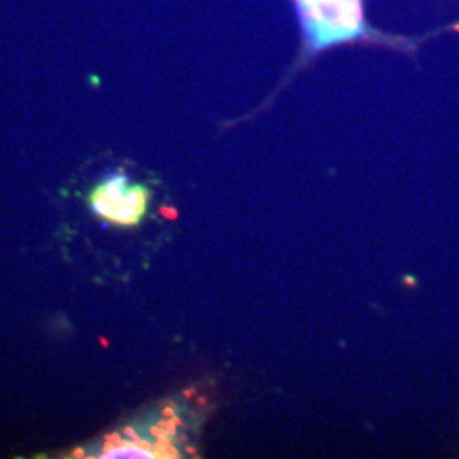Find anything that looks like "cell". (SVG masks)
Instances as JSON below:
<instances>
[{"label": "cell", "instance_id": "cell-1", "mask_svg": "<svg viewBox=\"0 0 459 459\" xmlns=\"http://www.w3.org/2000/svg\"><path fill=\"white\" fill-rule=\"evenodd\" d=\"M150 193L143 186H128L123 176L111 178L91 195L94 213L119 227H134L147 213Z\"/></svg>", "mask_w": 459, "mask_h": 459}, {"label": "cell", "instance_id": "cell-2", "mask_svg": "<svg viewBox=\"0 0 459 459\" xmlns=\"http://www.w3.org/2000/svg\"><path fill=\"white\" fill-rule=\"evenodd\" d=\"M176 447H172L169 439H159L157 443H148L134 436L132 430L123 434L109 436L99 455V459H160L178 458Z\"/></svg>", "mask_w": 459, "mask_h": 459}]
</instances>
